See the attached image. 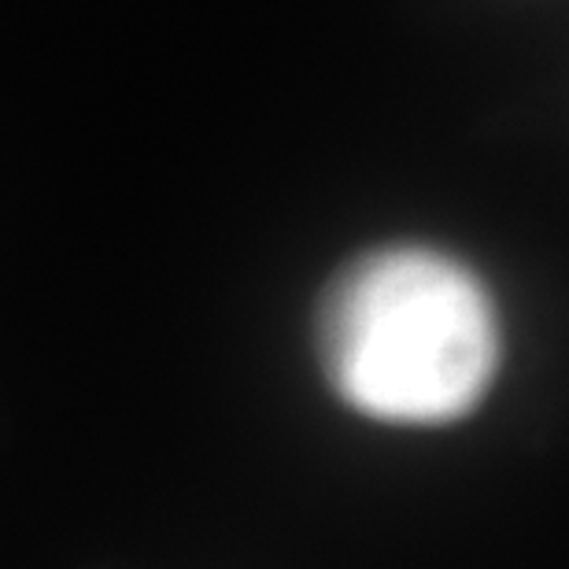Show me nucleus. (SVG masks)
<instances>
[{"label":"nucleus","instance_id":"1","mask_svg":"<svg viewBox=\"0 0 569 569\" xmlns=\"http://www.w3.org/2000/svg\"><path fill=\"white\" fill-rule=\"evenodd\" d=\"M318 359L351 411L385 426H448L496 385L503 333L470 267L426 244H392L326 284Z\"/></svg>","mask_w":569,"mask_h":569}]
</instances>
